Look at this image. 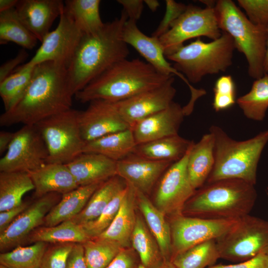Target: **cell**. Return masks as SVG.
<instances>
[{
    "instance_id": "ba28073f",
    "label": "cell",
    "mask_w": 268,
    "mask_h": 268,
    "mask_svg": "<svg viewBox=\"0 0 268 268\" xmlns=\"http://www.w3.org/2000/svg\"><path fill=\"white\" fill-rule=\"evenodd\" d=\"M78 112L71 108L35 125L47 148L48 163L67 164L83 153L86 142L81 135Z\"/></svg>"
},
{
    "instance_id": "7bdbcfd3",
    "label": "cell",
    "mask_w": 268,
    "mask_h": 268,
    "mask_svg": "<svg viewBox=\"0 0 268 268\" xmlns=\"http://www.w3.org/2000/svg\"><path fill=\"white\" fill-rule=\"evenodd\" d=\"M237 2L253 23L268 26V0H238Z\"/></svg>"
},
{
    "instance_id": "3957f363",
    "label": "cell",
    "mask_w": 268,
    "mask_h": 268,
    "mask_svg": "<svg viewBox=\"0 0 268 268\" xmlns=\"http://www.w3.org/2000/svg\"><path fill=\"white\" fill-rule=\"evenodd\" d=\"M174 75H166L139 59L113 65L75 94L85 103L95 100L116 103L158 87Z\"/></svg>"
},
{
    "instance_id": "d6a6232c",
    "label": "cell",
    "mask_w": 268,
    "mask_h": 268,
    "mask_svg": "<svg viewBox=\"0 0 268 268\" xmlns=\"http://www.w3.org/2000/svg\"><path fill=\"white\" fill-rule=\"evenodd\" d=\"M99 0H67L64 8L82 35L94 33L104 25L99 12Z\"/></svg>"
},
{
    "instance_id": "ab89813d",
    "label": "cell",
    "mask_w": 268,
    "mask_h": 268,
    "mask_svg": "<svg viewBox=\"0 0 268 268\" xmlns=\"http://www.w3.org/2000/svg\"><path fill=\"white\" fill-rule=\"evenodd\" d=\"M34 67L25 64L0 82V95L5 111L12 108L24 93L30 82Z\"/></svg>"
},
{
    "instance_id": "836d02e7",
    "label": "cell",
    "mask_w": 268,
    "mask_h": 268,
    "mask_svg": "<svg viewBox=\"0 0 268 268\" xmlns=\"http://www.w3.org/2000/svg\"><path fill=\"white\" fill-rule=\"evenodd\" d=\"M90 239L81 226L68 220L55 226L37 228L29 236L27 241L34 243H82Z\"/></svg>"
},
{
    "instance_id": "4dcf8cb0",
    "label": "cell",
    "mask_w": 268,
    "mask_h": 268,
    "mask_svg": "<svg viewBox=\"0 0 268 268\" xmlns=\"http://www.w3.org/2000/svg\"><path fill=\"white\" fill-rule=\"evenodd\" d=\"M132 247L146 268H159L165 262L159 245L141 214L137 212L136 223L131 237Z\"/></svg>"
},
{
    "instance_id": "7402d4cb",
    "label": "cell",
    "mask_w": 268,
    "mask_h": 268,
    "mask_svg": "<svg viewBox=\"0 0 268 268\" xmlns=\"http://www.w3.org/2000/svg\"><path fill=\"white\" fill-rule=\"evenodd\" d=\"M79 186L102 183L117 175V162L103 155L83 152L66 164Z\"/></svg>"
},
{
    "instance_id": "f5cc1de1",
    "label": "cell",
    "mask_w": 268,
    "mask_h": 268,
    "mask_svg": "<svg viewBox=\"0 0 268 268\" xmlns=\"http://www.w3.org/2000/svg\"><path fill=\"white\" fill-rule=\"evenodd\" d=\"M236 102V96L214 94L212 106L216 112H219L231 108Z\"/></svg>"
},
{
    "instance_id": "9c48e42d",
    "label": "cell",
    "mask_w": 268,
    "mask_h": 268,
    "mask_svg": "<svg viewBox=\"0 0 268 268\" xmlns=\"http://www.w3.org/2000/svg\"><path fill=\"white\" fill-rule=\"evenodd\" d=\"M216 242L220 258L232 262L268 254V221L247 214L237 219Z\"/></svg>"
},
{
    "instance_id": "30bf717a",
    "label": "cell",
    "mask_w": 268,
    "mask_h": 268,
    "mask_svg": "<svg viewBox=\"0 0 268 268\" xmlns=\"http://www.w3.org/2000/svg\"><path fill=\"white\" fill-rule=\"evenodd\" d=\"M221 34L214 7L203 8L190 4L159 39L166 57L182 47L187 40L201 36L215 40Z\"/></svg>"
},
{
    "instance_id": "5bb4252c",
    "label": "cell",
    "mask_w": 268,
    "mask_h": 268,
    "mask_svg": "<svg viewBox=\"0 0 268 268\" xmlns=\"http://www.w3.org/2000/svg\"><path fill=\"white\" fill-rule=\"evenodd\" d=\"M82 35L64 8L56 29L45 37L34 56L26 64L35 66L50 61L67 68Z\"/></svg>"
},
{
    "instance_id": "f1b7e54d",
    "label": "cell",
    "mask_w": 268,
    "mask_h": 268,
    "mask_svg": "<svg viewBox=\"0 0 268 268\" xmlns=\"http://www.w3.org/2000/svg\"><path fill=\"white\" fill-rule=\"evenodd\" d=\"M136 145L129 129L86 142L83 152L100 154L117 162L133 153Z\"/></svg>"
},
{
    "instance_id": "52a82bcc",
    "label": "cell",
    "mask_w": 268,
    "mask_h": 268,
    "mask_svg": "<svg viewBox=\"0 0 268 268\" xmlns=\"http://www.w3.org/2000/svg\"><path fill=\"white\" fill-rule=\"evenodd\" d=\"M221 32L216 40L205 43L199 38L166 58L193 83L200 82L206 75L225 72L232 64L235 47L232 37Z\"/></svg>"
},
{
    "instance_id": "4316f807",
    "label": "cell",
    "mask_w": 268,
    "mask_h": 268,
    "mask_svg": "<svg viewBox=\"0 0 268 268\" xmlns=\"http://www.w3.org/2000/svg\"><path fill=\"white\" fill-rule=\"evenodd\" d=\"M194 143L177 134L137 144L133 153L154 161L174 163L186 154Z\"/></svg>"
},
{
    "instance_id": "91938a15",
    "label": "cell",
    "mask_w": 268,
    "mask_h": 268,
    "mask_svg": "<svg viewBox=\"0 0 268 268\" xmlns=\"http://www.w3.org/2000/svg\"><path fill=\"white\" fill-rule=\"evenodd\" d=\"M0 268H7V267L3 265L0 264Z\"/></svg>"
},
{
    "instance_id": "681fc988",
    "label": "cell",
    "mask_w": 268,
    "mask_h": 268,
    "mask_svg": "<svg viewBox=\"0 0 268 268\" xmlns=\"http://www.w3.org/2000/svg\"><path fill=\"white\" fill-rule=\"evenodd\" d=\"M214 94L236 96V86L230 75H222L216 81L213 87Z\"/></svg>"
},
{
    "instance_id": "8d00e7d4",
    "label": "cell",
    "mask_w": 268,
    "mask_h": 268,
    "mask_svg": "<svg viewBox=\"0 0 268 268\" xmlns=\"http://www.w3.org/2000/svg\"><path fill=\"white\" fill-rule=\"evenodd\" d=\"M219 258L216 240H210L177 255L171 262L176 268H208Z\"/></svg>"
},
{
    "instance_id": "f907efd6",
    "label": "cell",
    "mask_w": 268,
    "mask_h": 268,
    "mask_svg": "<svg viewBox=\"0 0 268 268\" xmlns=\"http://www.w3.org/2000/svg\"><path fill=\"white\" fill-rule=\"evenodd\" d=\"M117 2L123 6V10L127 14L128 19L137 21L140 18L143 8V0H118Z\"/></svg>"
},
{
    "instance_id": "d590c367",
    "label": "cell",
    "mask_w": 268,
    "mask_h": 268,
    "mask_svg": "<svg viewBox=\"0 0 268 268\" xmlns=\"http://www.w3.org/2000/svg\"><path fill=\"white\" fill-rule=\"evenodd\" d=\"M0 41L1 44L13 42L31 50L38 40L21 21L14 7L0 12Z\"/></svg>"
},
{
    "instance_id": "bcb514c9",
    "label": "cell",
    "mask_w": 268,
    "mask_h": 268,
    "mask_svg": "<svg viewBox=\"0 0 268 268\" xmlns=\"http://www.w3.org/2000/svg\"><path fill=\"white\" fill-rule=\"evenodd\" d=\"M208 268H268V254H261L233 264L214 265Z\"/></svg>"
},
{
    "instance_id": "c3c4849f",
    "label": "cell",
    "mask_w": 268,
    "mask_h": 268,
    "mask_svg": "<svg viewBox=\"0 0 268 268\" xmlns=\"http://www.w3.org/2000/svg\"><path fill=\"white\" fill-rule=\"evenodd\" d=\"M29 205L28 202L24 201L21 204L10 209L0 212V234L3 232L9 226Z\"/></svg>"
},
{
    "instance_id": "db71d44e",
    "label": "cell",
    "mask_w": 268,
    "mask_h": 268,
    "mask_svg": "<svg viewBox=\"0 0 268 268\" xmlns=\"http://www.w3.org/2000/svg\"><path fill=\"white\" fill-rule=\"evenodd\" d=\"M15 133H11L6 131H0V153L2 154L7 151L11 143Z\"/></svg>"
},
{
    "instance_id": "83f0119b",
    "label": "cell",
    "mask_w": 268,
    "mask_h": 268,
    "mask_svg": "<svg viewBox=\"0 0 268 268\" xmlns=\"http://www.w3.org/2000/svg\"><path fill=\"white\" fill-rule=\"evenodd\" d=\"M102 183L79 186L62 195L59 202L45 217L44 226H53L72 219L81 211Z\"/></svg>"
},
{
    "instance_id": "f546056e",
    "label": "cell",
    "mask_w": 268,
    "mask_h": 268,
    "mask_svg": "<svg viewBox=\"0 0 268 268\" xmlns=\"http://www.w3.org/2000/svg\"><path fill=\"white\" fill-rule=\"evenodd\" d=\"M127 185L116 175L102 183L93 194L81 211L70 219L81 226L98 218L113 197Z\"/></svg>"
},
{
    "instance_id": "9f6ffc18",
    "label": "cell",
    "mask_w": 268,
    "mask_h": 268,
    "mask_svg": "<svg viewBox=\"0 0 268 268\" xmlns=\"http://www.w3.org/2000/svg\"><path fill=\"white\" fill-rule=\"evenodd\" d=\"M143 1L149 9L153 12L156 11L159 6V1L156 0H145Z\"/></svg>"
},
{
    "instance_id": "e0dca14e",
    "label": "cell",
    "mask_w": 268,
    "mask_h": 268,
    "mask_svg": "<svg viewBox=\"0 0 268 268\" xmlns=\"http://www.w3.org/2000/svg\"><path fill=\"white\" fill-rule=\"evenodd\" d=\"M87 109L78 112V123L85 142L104 135L131 129L124 120L114 103L91 101Z\"/></svg>"
},
{
    "instance_id": "44dd1931",
    "label": "cell",
    "mask_w": 268,
    "mask_h": 268,
    "mask_svg": "<svg viewBox=\"0 0 268 268\" xmlns=\"http://www.w3.org/2000/svg\"><path fill=\"white\" fill-rule=\"evenodd\" d=\"M64 8L61 0H20L15 7L21 21L41 42Z\"/></svg>"
},
{
    "instance_id": "f6af8a7d",
    "label": "cell",
    "mask_w": 268,
    "mask_h": 268,
    "mask_svg": "<svg viewBox=\"0 0 268 268\" xmlns=\"http://www.w3.org/2000/svg\"><path fill=\"white\" fill-rule=\"evenodd\" d=\"M140 262L133 247L123 248L106 268H138Z\"/></svg>"
},
{
    "instance_id": "6f0895ef",
    "label": "cell",
    "mask_w": 268,
    "mask_h": 268,
    "mask_svg": "<svg viewBox=\"0 0 268 268\" xmlns=\"http://www.w3.org/2000/svg\"><path fill=\"white\" fill-rule=\"evenodd\" d=\"M267 42L266 56L264 62V71L265 73L268 74V26L267 28Z\"/></svg>"
},
{
    "instance_id": "d6986e66",
    "label": "cell",
    "mask_w": 268,
    "mask_h": 268,
    "mask_svg": "<svg viewBox=\"0 0 268 268\" xmlns=\"http://www.w3.org/2000/svg\"><path fill=\"white\" fill-rule=\"evenodd\" d=\"M173 163L154 161L132 153L117 162V175L136 191L148 195Z\"/></svg>"
},
{
    "instance_id": "7a4b0ae2",
    "label": "cell",
    "mask_w": 268,
    "mask_h": 268,
    "mask_svg": "<svg viewBox=\"0 0 268 268\" xmlns=\"http://www.w3.org/2000/svg\"><path fill=\"white\" fill-rule=\"evenodd\" d=\"M128 19L122 10L120 17L105 23L98 31L82 35L67 67L74 95L113 65L127 59L130 51L123 30Z\"/></svg>"
},
{
    "instance_id": "2e32d148",
    "label": "cell",
    "mask_w": 268,
    "mask_h": 268,
    "mask_svg": "<svg viewBox=\"0 0 268 268\" xmlns=\"http://www.w3.org/2000/svg\"><path fill=\"white\" fill-rule=\"evenodd\" d=\"M61 194L52 193L38 198L0 234V249L4 251L22 244L39 225L62 198Z\"/></svg>"
},
{
    "instance_id": "b9f144b4",
    "label": "cell",
    "mask_w": 268,
    "mask_h": 268,
    "mask_svg": "<svg viewBox=\"0 0 268 268\" xmlns=\"http://www.w3.org/2000/svg\"><path fill=\"white\" fill-rule=\"evenodd\" d=\"M74 243L55 244L47 249L41 268H66L67 260Z\"/></svg>"
},
{
    "instance_id": "5b68a950",
    "label": "cell",
    "mask_w": 268,
    "mask_h": 268,
    "mask_svg": "<svg viewBox=\"0 0 268 268\" xmlns=\"http://www.w3.org/2000/svg\"><path fill=\"white\" fill-rule=\"evenodd\" d=\"M209 132L214 139V163L205 183L238 179L255 185L258 163L268 142V129L243 141L231 138L217 126H211Z\"/></svg>"
},
{
    "instance_id": "9a60e30c",
    "label": "cell",
    "mask_w": 268,
    "mask_h": 268,
    "mask_svg": "<svg viewBox=\"0 0 268 268\" xmlns=\"http://www.w3.org/2000/svg\"><path fill=\"white\" fill-rule=\"evenodd\" d=\"M174 76L163 84L114 103L124 120L132 129L139 121L163 110L173 102L176 89Z\"/></svg>"
},
{
    "instance_id": "11a10c76",
    "label": "cell",
    "mask_w": 268,
    "mask_h": 268,
    "mask_svg": "<svg viewBox=\"0 0 268 268\" xmlns=\"http://www.w3.org/2000/svg\"><path fill=\"white\" fill-rule=\"evenodd\" d=\"M18 0H0V12L14 8Z\"/></svg>"
},
{
    "instance_id": "60d3db41",
    "label": "cell",
    "mask_w": 268,
    "mask_h": 268,
    "mask_svg": "<svg viewBox=\"0 0 268 268\" xmlns=\"http://www.w3.org/2000/svg\"><path fill=\"white\" fill-rule=\"evenodd\" d=\"M127 186L113 197L97 219L81 226L90 239L99 237L110 226L119 210Z\"/></svg>"
},
{
    "instance_id": "7c38bea8",
    "label": "cell",
    "mask_w": 268,
    "mask_h": 268,
    "mask_svg": "<svg viewBox=\"0 0 268 268\" xmlns=\"http://www.w3.org/2000/svg\"><path fill=\"white\" fill-rule=\"evenodd\" d=\"M192 146L181 159L173 163L165 171L156 188L153 203L168 217L182 214L186 203L196 191L187 171Z\"/></svg>"
},
{
    "instance_id": "cb8c5ba5",
    "label": "cell",
    "mask_w": 268,
    "mask_h": 268,
    "mask_svg": "<svg viewBox=\"0 0 268 268\" xmlns=\"http://www.w3.org/2000/svg\"><path fill=\"white\" fill-rule=\"evenodd\" d=\"M128 184L119 210L110 226L99 237L115 241L124 248L132 247L131 237L136 223V190Z\"/></svg>"
},
{
    "instance_id": "680465c9",
    "label": "cell",
    "mask_w": 268,
    "mask_h": 268,
    "mask_svg": "<svg viewBox=\"0 0 268 268\" xmlns=\"http://www.w3.org/2000/svg\"><path fill=\"white\" fill-rule=\"evenodd\" d=\"M159 268H176L171 262H165Z\"/></svg>"
},
{
    "instance_id": "ee69618b",
    "label": "cell",
    "mask_w": 268,
    "mask_h": 268,
    "mask_svg": "<svg viewBox=\"0 0 268 268\" xmlns=\"http://www.w3.org/2000/svg\"><path fill=\"white\" fill-rule=\"evenodd\" d=\"M166 11L158 26L151 34L155 38H159L167 32L172 24L186 10L187 5L182 2L174 0H166Z\"/></svg>"
},
{
    "instance_id": "4fadbf2b",
    "label": "cell",
    "mask_w": 268,
    "mask_h": 268,
    "mask_svg": "<svg viewBox=\"0 0 268 268\" xmlns=\"http://www.w3.org/2000/svg\"><path fill=\"white\" fill-rule=\"evenodd\" d=\"M236 220L205 219L183 214L169 217L172 246L171 261L177 255L196 245L217 239Z\"/></svg>"
},
{
    "instance_id": "6da1fadb",
    "label": "cell",
    "mask_w": 268,
    "mask_h": 268,
    "mask_svg": "<svg viewBox=\"0 0 268 268\" xmlns=\"http://www.w3.org/2000/svg\"><path fill=\"white\" fill-rule=\"evenodd\" d=\"M73 96L66 67L50 61L38 64L23 94L0 115V125H36L71 109Z\"/></svg>"
},
{
    "instance_id": "7dc6e473",
    "label": "cell",
    "mask_w": 268,
    "mask_h": 268,
    "mask_svg": "<svg viewBox=\"0 0 268 268\" xmlns=\"http://www.w3.org/2000/svg\"><path fill=\"white\" fill-rule=\"evenodd\" d=\"M66 268H88L82 243L74 244L67 258Z\"/></svg>"
},
{
    "instance_id": "d4e9b609",
    "label": "cell",
    "mask_w": 268,
    "mask_h": 268,
    "mask_svg": "<svg viewBox=\"0 0 268 268\" xmlns=\"http://www.w3.org/2000/svg\"><path fill=\"white\" fill-rule=\"evenodd\" d=\"M136 201L137 207L146 225L159 245L165 262H171V233L166 216L155 206L147 195L136 190Z\"/></svg>"
},
{
    "instance_id": "1f68e13d",
    "label": "cell",
    "mask_w": 268,
    "mask_h": 268,
    "mask_svg": "<svg viewBox=\"0 0 268 268\" xmlns=\"http://www.w3.org/2000/svg\"><path fill=\"white\" fill-rule=\"evenodd\" d=\"M34 190L29 174L22 172H0V212L21 204L23 196Z\"/></svg>"
},
{
    "instance_id": "e575fe53",
    "label": "cell",
    "mask_w": 268,
    "mask_h": 268,
    "mask_svg": "<svg viewBox=\"0 0 268 268\" xmlns=\"http://www.w3.org/2000/svg\"><path fill=\"white\" fill-rule=\"evenodd\" d=\"M236 102L247 118L263 121L268 109V74L255 79L249 92L239 97Z\"/></svg>"
},
{
    "instance_id": "816d5d0a",
    "label": "cell",
    "mask_w": 268,
    "mask_h": 268,
    "mask_svg": "<svg viewBox=\"0 0 268 268\" xmlns=\"http://www.w3.org/2000/svg\"><path fill=\"white\" fill-rule=\"evenodd\" d=\"M27 57V53L25 50H22L14 58L1 65L0 67V82L11 74L14 69L24 62Z\"/></svg>"
},
{
    "instance_id": "603a6c76",
    "label": "cell",
    "mask_w": 268,
    "mask_h": 268,
    "mask_svg": "<svg viewBox=\"0 0 268 268\" xmlns=\"http://www.w3.org/2000/svg\"><path fill=\"white\" fill-rule=\"evenodd\" d=\"M28 174L37 198L52 193L62 195L79 187L66 164L47 163Z\"/></svg>"
},
{
    "instance_id": "ffe728a7",
    "label": "cell",
    "mask_w": 268,
    "mask_h": 268,
    "mask_svg": "<svg viewBox=\"0 0 268 268\" xmlns=\"http://www.w3.org/2000/svg\"><path fill=\"white\" fill-rule=\"evenodd\" d=\"M185 113L173 102L166 109L139 121L132 130L137 144L178 134Z\"/></svg>"
},
{
    "instance_id": "f35d334b",
    "label": "cell",
    "mask_w": 268,
    "mask_h": 268,
    "mask_svg": "<svg viewBox=\"0 0 268 268\" xmlns=\"http://www.w3.org/2000/svg\"><path fill=\"white\" fill-rule=\"evenodd\" d=\"M47 243L38 242L29 246L17 247L0 255V264L8 268H41Z\"/></svg>"
},
{
    "instance_id": "277c9868",
    "label": "cell",
    "mask_w": 268,
    "mask_h": 268,
    "mask_svg": "<svg viewBox=\"0 0 268 268\" xmlns=\"http://www.w3.org/2000/svg\"><path fill=\"white\" fill-rule=\"evenodd\" d=\"M257 198L255 185L238 179L218 180L196 190L182 214L205 219H237L250 213Z\"/></svg>"
},
{
    "instance_id": "8fae6325",
    "label": "cell",
    "mask_w": 268,
    "mask_h": 268,
    "mask_svg": "<svg viewBox=\"0 0 268 268\" xmlns=\"http://www.w3.org/2000/svg\"><path fill=\"white\" fill-rule=\"evenodd\" d=\"M48 152L35 125H24L15 132L5 155L0 159V172L29 173L48 163Z\"/></svg>"
},
{
    "instance_id": "484cf974",
    "label": "cell",
    "mask_w": 268,
    "mask_h": 268,
    "mask_svg": "<svg viewBox=\"0 0 268 268\" xmlns=\"http://www.w3.org/2000/svg\"><path fill=\"white\" fill-rule=\"evenodd\" d=\"M214 139L208 133L192 145L187 162L189 178L196 190L206 183L214 163Z\"/></svg>"
},
{
    "instance_id": "8992f818",
    "label": "cell",
    "mask_w": 268,
    "mask_h": 268,
    "mask_svg": "<svg viewBox=\"0 0 268 268\" xmlns=\"http://www.w3.org/2000/svg\"><path fill=\"white\" fill-rule=\"evenodd\" d=\"M214 9L220 30L232 37L235 49L244 55L249 75L255 79L262 77L267 27L253 23L231 0H216Z\"/></svg>"
},
{
    "instance_id": "94428289",
    "label": "cell",
    "mask_w": 268,
    "mask_h": 268,
    "mask_svg": "<svg viewBox=\"0 0 268 268\" xmlns=\"http://www.w3.org/2000/svg\"><path fill=\"white\" fill-rule=\"evenodd\" d=\"M267 195H268V187L267 188Z\"/></svg>"
},
{
    "instance_id": "ac0fdd59",
    "label": "cell",
    "mask_w": 268,
    "mask_h": 268,
    "mask_svg": "<svg viewBox=\"0 0 268 268\" xmlns=\"http://www.w3.org/2000/svg\"><path fill=\"white\" fill-rule=\"evenodd\" d=\"M123 38L128 45L134 48L157 71L166 75L178 76L187 84L192 93L196 92L197 89L167 61L159 38L144 34L138 28L136 21L127 20L123 28Z\"/></svg>"
},
{
    "instance_id": "74e56055",
    "label": "cell",
    "mask_w": 268,
    "mask_h": 268,
    "mask_svg": "<svg viewBox=\"0 0 268 268\" xmlns=\"http://www.w3.org/2000/svg\"><path fill=\"white\" fill-rule=\"evenodd\" d=\"M88 268H106L124 248L118 242L97 237L82 243Z\"/></svg>"
}]
</instances>
